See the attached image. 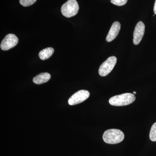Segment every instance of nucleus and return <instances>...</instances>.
Returning <instances> with one entry per match:
<instances>
[{"label": "nucleus", "mask_w": 156, "mask_h": 156, "mask_svg": "<svg viewBox=\"0 0 156 156\" xmlns=\"http://www.w3.org/2000/svg\"><path fill=\"white\" fill-rule=\"evenodd\" d=\"M37 0H20V5L24 7H28L33 5Z\"/></svg>", "instance_id": "12"}, {"label": "nucleus", "mask_w": 156, "mask_h": 156, "mask_svg": "<svg viewBox=\"0 0 156 156\" xmlns=\"http://www.w3.org/2000/svg\"><path fill=\"white\" fill-rule=\"evenodd\" d=\"M128 0H111V2L115 5L122 6L126 5Z\"/></svg>", "instance_id": "13"}, {"label": "nucleus", "mask_w": 156, "mask_h": 156, "mask_svg": "<svg viewBox=\"0 0 156 156\" xmlns=\"http://www.w3.org/2000/svg\"><path fill=\"white\" fill-rule=\"evenodd\" d=\"M121 29V24L118 21H115L112 24L106 38L107 41L110 42L117 37Z\"/></svg>", "instance_id": "8"}, {"label": "nucleus", "mask_w": 156, "mask_h": 156, "mask_svg": "<svg viewBox=\"0 0 156 156\" xmlns=\"http://www.w3.org/2000/svg\"><path fill=\"white\" fill-rule=\"evenodd\" d=\"M90 93L87 90H80L69 98L68 100L69 104L70 105L79 104L88 99Z\"/></svg>", "instance_id": "5"}, {"label": "nucleus", "mask_w": 156, "mask_h": 156, "mask_svg": "<svg viewBox=\"0 0 156 156\" xmlns=\"http://www.w3.org/2000/svg\"><path fill=\"white\" fill-rule=\"evenodd\" d=\"M117 59L115 56H112L103 62L100 66L98 73L101 76H105L110 73L116 64Z\"/></svg>", "instance_id": "4"}, {"label": "nucleus", "mask_w": 156, "mask_h": 156, "mask_svg": "<svg viewBox=\"0 0 156 156\" xmlns=\"http://www.w3.org/2000/svg\"><path fill=\"white\" fill-rule=\"evenodd\" d=\"M150 139L152 141H156V122L154 123L150 132Z\"/></svg>", "instance_id": "11"}, {"label": "nucleus", "mask_w": 156, "mask_h": 156, "mask_svg": "<svg viewBox=\"0 0 156 156\" xmlns=\"http://www.w3.org/2000/svg\"><path fill=\"white\" fill-rule=\"evenodd\" d=\"M54 49L52 48H45L44 50L40 51L39 54V56L42 60H46L52 56L53 53H54Z\"/></svg>", "instance_id": "10"}, {"label": "nucleus", "mask_w": 156, "mask_h": 156, "mask_svg": "<svg viewBox=\"0 0 156 156\" xmlns=\"http://www.w3.org/2000/svg\"><path fill=\"white\" fill-rule=\"evenodd\" d=\"M51 78V76L49 73H43L39 74L33 78V81L35 84L40 85L47 83Z\"/></svg>", "instance_id": "9"}, {"label": "nucleus", "mask_w": 156, "mask_h": 156, "mask_svg": "<svg viewBox=\"0 0 156 156\" xmlns=\"http://www.w3.org/2000/svg\"><path fill=\"white\" fill-rule=\"evenodd\" d=\"M133 93H134V94H136V92H133Z\"/></svg>", "instance_id": "15"}, {"label": "nucleus", "mask_w": 156, "mask_h": 156, "mask_svg": "<svg viewBox=\"0 0 156 156\" xmlns=\"http://www.w3.org/2000/svg\"><path fill=\"white\" fill-rule=\"evenodd\" d=\"M79 10V5L76 0H69L63 4L61 8L62 15L68 18L75 16Z\"/></svg>", "instance_id": "3"}, {"label": "nucleus", "mask_w": 156, "mask_h": 156, "mask_svg": "<svg viewBox=\"0 0 156 156\" xmlns=\"http://www.w3.org/2000/svg\"><path fill=\"white\" fill-rule=\"evenodd\" d=\"M135 100V95L131 93H126L113 96L109 100L111 105L115 106H122L129 105Z\"/></svg>", "instance_id": "2"}, {"label": "nucleus", "mask_w": 156, "mask_h": 156, "mask_svg": "<svg viewBox=\"0 0 156 156\" xmlns=\"http://www.w3.org/2000/svg\"><path fill=\"white\" fill-rule=\"evenodd\" d=\"M18 39L14 34H10L6 35L1 44L2 50H8L14 48L18 44Z\"/></svg>", "instance_id": "6"}, {"label": "nucleus", "mask_w": 156, "mask_h": 156, "mask_svg": "<svg viewBox=\"0 0 156 156\" xmlns=\"http://www.w3.org/2000/svg\"><path fill=\"white\" fill-rule=\"evenodd\" d=\"M145 32V25L140 21L137 23L133 34V43L134 45L139 44L141 41Z\"/></svg>", "instance_id": "7"}, {"label": "nucleus", "mask_w": 156, "mask_h": 156, "mask_svg": "<svg viewBox=\"0 0 156 156\" xmlns=\"http://www.w3.org/2000/svg\"><path fill=\"white\" fill-rule=\"evenodd\" d=\"M104 141L108 144H116L122 142L124 140L125 135L122 131L119 129H108L104 133Z\"/></svg>", "instance_id": "1"}, {"label": "nucleus", "mask_w": 156, "mask_h": 156, "mask_svg": "<svg viewBox=\"0 0 156 156\" xmlns=\"http://www.w3.org/2000/svg\"><path fill=\"white\" fill-rule=\"evenodd\" d=\"M154 13L156 15V0H155V2L154 5Z\"/></svg>", "instance_id": "14"}]
</instances>
